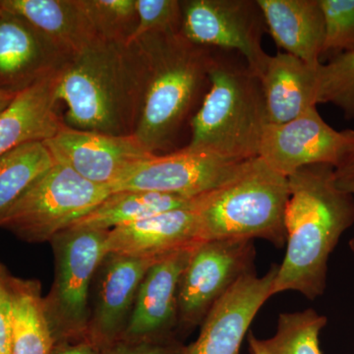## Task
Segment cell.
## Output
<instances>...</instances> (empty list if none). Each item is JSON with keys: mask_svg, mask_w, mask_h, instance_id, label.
Returning <instances> with one entry per match:
<instances>
[{"mask_svg": "<svg viewBox=\"0 0 354 354\" xmlns=\"http://www.w3.org/2000/svg\"><path fill=\"white\" fill-rule=\"evenodd\" d=\"M148 68L138 41L97 38L58 73L57 99L67 127L115 136L135 135L143 108Z\"/></svg>", "mask_w": 354, "mask_h": 354, "instance_id": "6da1fadb", "label": "cell"}, {"mask_svg": "<svg viewBox=\"0 0 354 354\" xmlns=\"http://www.w3.org/2000/svg\"><path fill=\"white\" fill-rule=\"evenodd\" d=\"M288 184L286 252L272 295L292 290L315 299L326 288L330 253L354 223V198L337 186L330 165L300 169L288 176Z\"/></svg>", "mask_w": 354, "mask_h": 354, "instance_id": "7a4b0ae2", "label": "cell"}, {"mask_svg": "<svg viewBox=\"0 0 354 354\" xmlns=\"http://www.w3.org/2000/svg\"><path fill=\"white\" fill-rule=\"evenodd\" d=\"M209 81L186 147L232 162L257 158L269 124L259 77L239 53L212 50Z\"/></svg>", "mask_w": 354, "mask_h": 354, "instance_id": "3957f363", "label": "cell"}, {"mask_svg": "<svg viewBox=\"0 0 354 354\" xmlns=\"http://www.w3.org/2000/svg\"><path fill=\"white\" fill-rule=\"evenodd\" d=\"M145 55L148 78L137 138L153 153L176 141L208 91L211 48L178 34H147L135 39Z\"/></svg>", "mask_w": 354, "mask_h": 354, "instance_id": "277c9868", "label": "cell"}, {"mask_svg": "<svg viewBox=\"0 0 354 354\" xmlns=\"http://www.w3.org/2000/svg\"><path fill=\"white\" fill-rule=\"evenodd\" d=\"M288 198V177L259 157L245 160L227 181L200 198V241L261 239L283 247Z\"/></svg>", "mask_w": 354, "mask_h": 354, "instance_id": "5b68a950", "label": "cell"}, {"mask_svg": "<svg viewBox=\"0 0 354 354\" xmlns=\"http://www.w3.org/2000/svg\"><path fill=\"white\" fill-rule=\"evenodd\" d=\"M109 232L70 227L50 241L55 278L44 304L55 346L88 341L91 288L108 253Z\"/></svg>", "mask_w": 354, "mask_h": 354, "instance_id": "8992f818", "label": "cell"}, {"mask_svg": "<svg viewBox=\"0 0 354 354\" xmlns=\"http://www.w3.org/2000/svg\"><path fill=\"white\" fill-rule=\"evenodd\" d=\"M106 186L57 164L37 179L0 221V227L28 243L50 242L111 194Z\"/></svg>", "mask_w": 354, "mask_h": 354, "instance_id": "52a82bcc", "label": "cell"}, {"mask_svg": "<svg viewBox=\"0 0 354 354\" xmlns=\"http://www.w3.org/2000/svg\"><path fill=\"white\" fill-rule=\"evenodd\" d=\"M255 247L250 239H216L193 248L178 286L177 335H188L230 288L253 272Z\"/></svg>", "mask_w": 354, "mask_h": 354, "instance_id": "ba28073f", "label": "cell"}, {"mask_svg": "<svg viewBox=\"0 0 354 354\" xmlns=\"http://www.w3.org/2000/svg\"><path fill=\"white\" fill-rule=\"evenodd\" d=\"M180 34L190 43L239 53L259 77L270 55L263 48L267 31L257 0H185Z\"/></svg>", "mask_w": 354, "mask_h": 354, "instance_id": "9c48e42d", "label": "cell"}, {"mask_svg": "<svg viewBox=\"0 0 354 354\" xmlns=\"http://www.w3.org/2000/svg\"><path fill=\"white\" fill-rule=\"evenodd\" d=\"M354 151V130L330 127L317 106L283 124H268L258 157L286 177L310 165L337 169Z\"/></svg>", "mask_w": 354, "mask_h": 354, "instance_id": "30bf717a", "label": "cell"}, {"mask_svg": "<svg viewBox=\"0 0 354 354\" xmlns=\"http://www.w3.org/2000/svg\"><path fill=\"white\" fill-rule=\"evenodd\" d=\"M242 162L185 147L165 155L153 153L132 167L109 190L150 191L196 198L220 187L239 171Z\"/></svg>", "mask_w": 354, "mask_h": 354, "instance_id": "8fae6325", "label": "cell"}, {"mask_svg": "<svg viewBox=\"0 0 354 354\" xmlns=\"http://www.w3.org/2000/svg\"><path fill=\"white\" fill-rule=\"evenodd\" d=\"M162 257L104 255L91 288L88 342L102 351L121 339L144 277Z\"/></svg>", "mask_w": 354, "mask_h": 354, "instance_id": "7c38bea8", "label": "cell"}, {"mask_svg": "<svg viewBox=\"0 0 354 354\" xmlns=\"http://www.w3.org/2000/svg\"><path fill=\"white\" fill-rule=\"evenodd\" d=\"M57 164L69 167L83 178L111 187L132 167L151 157L136 135L115 136L84 131L66 124L44 142Z\"/></svg>", "mask_w": 354, "mask_h": 354, "instance_id": "4fadbf2b", "label": "cell"}, {"mask_svg": "<svg viewBox=\"0 0 354 354\" xmlns=\"http://www.w3.org/2000/svg\"><path fill=\"white\" fill-rule=\"evenodd\" d=\"M279 265L263 277L250 272L242 277L209 312L196 341L183 354H239L242 342L254 318L272 297Z\"/></svg>", "mask_w": 354, "mask_h": 354, "instance_id": "5bb4252c", "label": "cell"}, {"mask_svg": "<svg viewBox=\"0 0 354 354\" xmlns=\"http://www.w3.org/2000/svg\"><path fill=\"white\" fill-rule=\"evenodd\" d=\"M195 246L169 254L149 269L120 339L165 342L177 339L179 281Z\"/></svg>", "mask_w": 354, "mask_h": 354, "instance_id": "9a60e30c", "label": "cell"}, {"mask_svg": "<svg viewBox=\"0 0 354 354\" xmlns=\"http://www.w3.org/2000/svg\"><path fill=\"white\" fill-rule=\"evenodd\" d=\"M68 57L18 14L0 6V88L19 94L57 73Z\"/></svg>", "mask_w": 354, "mask_h": 354, "instance_id": "2e32d148", "label": "cell"}, {"mask_svg": "<svg viewBox=\"0 0 354 354\" xmlns=\"http://www.w3.org/2000/svg\"><path fill=\"white\" fill-rule=\"evenodd\" d=\"M198 203L193 207L172 209L109 230L108 252L162 257L197 245L203 242L200 241Z\"/></svg>", "mask_w": 354, "mask_h": 354, "instance_id": "e0dca14e", "label": "cell"}, {"mask_svg": "<svg viewBox=\"0 0 354 354\" xmlns=\"http://www.w3.org/2000/svg\"><path fill=\"white\" fill-rule=\"evenodd\" d=\"M58 73L17 94L0 113V157L25 144L50 139L64 124L57 108Z\"/></svg>", "mask_w": 354, "mask_h": 354, "instance_id": "ac0fdd59", "label": "cell"}, {"mask_svg": "<svg viewBox=\"0 0 354 354\" xmlns=\"http://www.w3.org/2000/svg\"><path fill=\"white\" fill-rule=\"evenodd\" d=\"M267 31L283 50L307 64L319 65L325 39L320 0H257Z\"/></svg>", "mask_w": 354, "mask_h": 354, "instance_id": "d6986e66", "label": "cell"}, {"mask_svg": "<svg viewBox=\"0 0 354 354\" xmlns=\"http://www.w3.org/2000/svg\"><path fill=\"white\" fill-rule=\"evenodd\" d=\"M279 51L259 76L269 124H283L317 106V68Z\"/></svg>", "mask_w": 354, "mask_h": 354, "instance_id": "ffe728a7", "label": "cell"}, {"mask_svg": "<svg viewBox=\"0 0 354 354\" xmlns=\"http://www.w3.org/2000/svg\"><path fill=\"white\" fill-rule=\"evenodd\" d=\"M71 58L97 38L80 0H0Z\"/></svg>", "mask_w": 354, "mask_h": 354, "instance_id": "44dd1931", "label": "cell"}, {"mask_svg": "<svg viewBox=\"0 0 354 354\" xmlns=\"http://www.w3.org/2000/svg\"><path fill=\"white\" fill-rule=\"evenodd\" d=\"M200 197L179 196L150 191H118L111 193L101 204L72 227L111 230L172 209L195 206Z\"/></svg>", "mask_w": 354, "mask_h": 354, "instance_id": "7402d4cb", "label": "cell"}, {"mask_svg": "<svg viewBox=\"0 0 354 354\" xmlns=\"http://www.w3.org/2000/svg\"><path fill=\"white\" fill-rule=\"evenodd\" d=\"M12 354H53L55 339L44 310L41 281L11 278Z\"/></svg>", "mask_w": 354, "mask_h": 354, "instance_id": "603a6c76", "label": "cell"}, {"mask_svg": "<svg viewBox=\"0 0 354 354\" xmlns=\"http://www.w3.org/2000/svg\"><path fill=\"white\" fill-rule=\"evenodd\" d=\"M55 165L44 142H32L0 157V221L37 179Z\"/></svg>", "mask_w": 354, "mask_h": 354, "instance_id": "cb8c5ba5", "label": "cell"}, {"mask_svg": "<svg viewBox=\"0 0 354 354\" xmlns=\"http://www.w3.org/2000/svg\"><path fill=\"white\" fill-rule=\"evenodd\" d=\"M327 324L325 316L315 310L281 313L276 334L260 339L268 354H321L319 335Z\"/></svg>", "mask_w": 354, "mask_h": 354, "instance_id": "d4e9b609", "label": "cell"}, {"mask_svg": "<svg viewBox=\"0 0 354 354\" xmlns=\"http://www.w3.org/2000/svg\"><path fill=\"white\" fill-rule=\"evenodd\" d=\"M97 38L131 44L138 25L136 0H80Z\"/></svg>", "mask_w": 354, "mask_h": 354, "instance_id": "484cf974", "label": "cell"}, {"mask_svg": "<svg viewBox=\"0 0 354 354\" xmlns=\"http://www.w3.org/2000/svg\"><path fill=\"white\" fill-rule=\"evenodd\" d=\"M335 104L354 118V50L330 58L317 68V104Z\"/></svg>", "mask_w": 354, "mask_h": 354, "instance_id": "4316f807", "label": "cell"}, {"mask_svg": "<svg viewBox=\"0 0 354 354\" xmlns=\"http://www.w3.org/2000/svg\"><path fill=\"white\" fill-rule=\"evenodd\" d=\"M325 39L322 58L354 50V0H320Z\"/></svg>", "mask_w": 354, "mask_h": 354, "instance_id": "83f0119b", "label": "cell"}, {"mask_svg": "<svg viewBox=\"0 0 354 354\" xmlns=\"http://www.w3.org/2000/svg\"><path fill=\"white\" fill-rule=\"evenodd\" d=\"M138 25L132 41L147 34H178L183 6L178 0H136Z\"/></svg>", "mask_w": 354, "mask_h": 354, "instance_id": "f1b7e54d", "label": "cell"}, {"mask_svg": "<svg viewBox=\"0 0 354 354\" xmlns=\"http://www.w3.org/2000/svg\"><path fill=\"white\" fill-rule=\"evenodd\" d=\"M12 274L0 262V354H12Z\"/></svg>", "mask_w": 354, "mask_h": 354, "instance_id": "f546056e", "label": "cell"}, {"mask_svg": "<svg viewBox=\"0 0 354 354\" xmlns=\"http://www.w3.org/2000/svg\"><path fill=\"white\" fill-rule=\"evenodd\" d=\"M185 346L178 339L165 342L118 339L102 354H183Z\"/></svg>", "mask_w": 354, "mask_h": 354, "instance_id": "4dcf8cb0", "label": "cell"}, {"mask_svg": "<svg viewBox=\"0 0 354 354\" xmlns=\"http://www.w3.org/2000/svg\"><path fill=\"white\" fill-rule=\"evenodd\" d=\"M53 354H102V351L90 342L85 341L55 346Z\"/></svg>", "mask_w": 354, "mask_h": 354, "instance_id": "1f68e13d", "label": "cell"}, {"mask_svg": "<svg viewBox=\"0 0 354 354\" xmlns=\"http://www.w3.org/2000/svg\"><path fill=\"white\" fill-rule=\"evenodd\" d=\"M335 174L337 178L354 176V151L341 167L335 169Z\"/></svg>", "mask_w": 354, "mask_h": 354, "instance_id": "d6a6232c", "label": "cell"}, {"mask_svg": "<svg viewBox=\"0 0 354 354\" xmlns=\"http://www.w3.org/2000/svg\"><path fill=\"white\" fill-rule=\"evenodd\" d=\"M337 184L342 190L346 191L348 194L354 196V176L337 178Z\"/></svg>", "mask_w": 354, "mask_h": 354, "instance_id": "836d02e7", "label": "cell"}, {"mask_svg": "<svg viewBox=\"0 0 354 354\" xmlns=\"http://www.w3.org/2000/svg\"><path fill=\"white\" fill-rule=\"evenodd\" d=\"M17 94L14 93L7 92V91L1 90L0 88V113L4 111L13 102Z\"/></svg>", "mask_w": 354, "mask_h": 354, "instance_id": "e575fe53", "label": "cell"}, {"mask_svg": "<svg viewBox=\"0 0 354 354\" xmlns=\"http://www.w3.org/2000/svg\"><path fill=\"white\" fill-rule=\"evenodd\" d=\"M249 344H250L251 353L268 354L263 346H261L260 339H256L253 335H250V337H249Z\"/></svg>", "mask_w": 354, "mask_h": 354, "instance_id": "d590c367", "label": "cell"}, {"mask_svg": "<svg viewBox=\"0 0 354 354\" xmlns=\"http://www.w3.org/2000/svg\"><path fill=\"white\" fill-rule=\"evenodd\" d=\"M349 247H351V251H353L354 255V235L353 239H351V241H349Z\"/></svg>", "mask_w": 354, "mask_h": 354, "instance_id": "8d00e7d4", "label": "cell"}]
</instances>
